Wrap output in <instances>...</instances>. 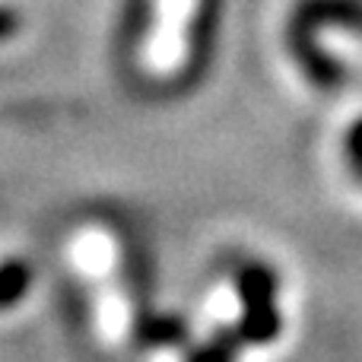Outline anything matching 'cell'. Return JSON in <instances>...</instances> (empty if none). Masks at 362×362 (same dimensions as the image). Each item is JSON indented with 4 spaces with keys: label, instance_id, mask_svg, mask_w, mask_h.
<instances>
[{
    "label": "cell",
    "instance_id": "obj_1",
    "mask_svg": "<svg viewBox=\"0 0 362 362\" xmlns=\"http://www.w3.org/2000/svg\"><path fill=\"white\" fill-rule=\"evenodd\" d=\"M197 0H159V29H153L146 45V67L153 74H175L187 51V23Z\"/></svg>",
    "mask_w": 362,
    "mask_h": 362
}]
</instances>
